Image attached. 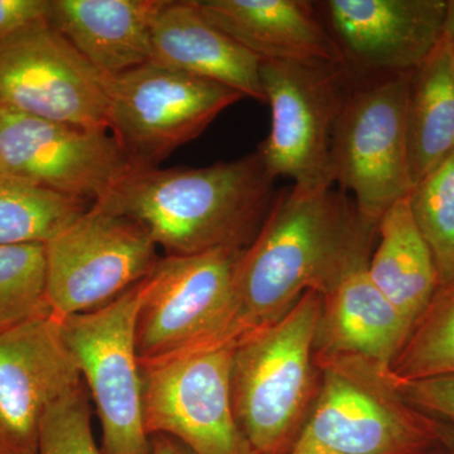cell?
<instances>
[{"instance_id":"44dd1931","label":"cell","mask_w":454,"mask_h":454,"mask_svg":"<svg viewBox=\"0 0 454 454\" xmlns=\"http://www.w3.org/2000/svg\"><path fill=\"white\" fill-rule=\"evenodd\" d=\"M408 143L414 186L454 154V76L444 40L411 74Z\"/></svg>"},{"instance_id":"f1b7e54d","label":"cell","mask_w":454,"mask_h":454,"mask_svg":"<svg viewBox=\"0 0 454 454\" xmlns=\"http://www.w3.org/2000/svg\"><path fill=\"white\" fill-rule=\"evenodd\" d=\"M152 454H193L177 439L166 434L152 435Z\"/></svg>"},{"instance_id":"f546056e","label":"cell","mask_w":454,"mask_h":454,"mask_svg":"<svg viewBox=\"0 0 454 454\" xmlns=\"http://www.w3.org/2000/svg\"><path fill=\"white\" fill-rule=\"evenodd\" d=\"M435 432H437L438 443L448 454H454V423L435 419Z\"/></svg>"},{"instance_id":"8fae6325","label":"cell","mask_w":454,"mask_h":454,"mask_svg":"<svg viewBox=\"0 0 454 454\" xmlns=\"http://www.w3.org/2000/svg\"><path fill=\"white\" fill-rule=\"evenodd\" d=\"M235 345L206 346L142 366L148 434L177 439L193 454H253L231 396Z\"/></svg>"},{"instance_id":"2e32d148","label":"cell","mask_w":454,"mask_h":454,"mask_svg":"<svg viewBox=\"0 0 454 454\" xmlns=\"http://www.w3.org/2000/svg\"><path fill=\"white\" fill-rule=\"evenodd\" d=\"M369 260V254L355 260L321 295L316 361L358 358L389 372L413 330L373 284Z\"/></svg>"},{"instance_id":"d4e9b609","label":"cell","mask_w":454,"mask_h":454,"mask_svg":"<svg viewBox=\"0 0 454 454\" xmlns=\"http://www.w3.org/2000/svg\"><path fill=\"white\" fill-rule=\"evenodd\" d=\"M409 203L443 286L454 279V154L415 184Z\"/></svg>"},{"instance_id":"ac0fdd59","label":"cell","mask_w":454,"mask_h":454,"mask_svg":"<svg viewBox=\"0 0 454 454\" xmlns=\"http://www.w3.org/2000/svg\"><path fill=\"white\" fill-rule=\"evenodd\" d=\"M167 0H50L47 20L98 74L152 61V33Z\"/></svg>"},{"instance_id":"6da1fadb","label":"cell","mask_w":454,"mask_h":454,"mask_svg":"<svg viewBox=\"0 0 454 454\" xmlns=\"http://www.w3.org/2000/svg\"><path fill=\"white\" fill-rule=\"evenodd\" d=\"M375 231L333 186L280 191L238 260L231 309L216 345H238L276 324L307 292L324 294L369 254Z\"/></svg>"},{"instance_id":"9a60e30c","label":"cell","mask_w":454,"mask_h":454,"mask_svg":"<svg viewBox=\"0 0 454 454\" xmlns=\"http://www.w3.org/2000/svg\"><path fill=\"white\" fill-rule=\"evenodd\" d=\"M331 35L366 70L413 74L444 37L448 0H328Z\"/></svg>"},{"instance_id":"7402d4cb","label":"cell","mask_w":454,"mask_h":454,"mask_svg":"<svg viewBox=\"0 0 454 454\" xmlns=\"http://www.w3.org/2000/svg\"><path fill=\"white\" fill-rule=\"evenodd\" d=\"M92 203L0 175V245L46 244Z\"/></svg>"},{"instance_id":"e0dca14e","label":"cell","mask_w":454,"mask_h":454,"mask_svg":"<svg viewBox=\"0 0 454 454\" xmlns=\"http://www.w3.org/2000/svg\"><path fill=\"white\" fill-rule=\"evenodd\" d=\"M202 16L262 61L346 66L333 35L303 0H196Z\"/></svg>"},{"instance_id":"277c9868","label":"cell","mask_w":454,"mask_h":454,"mask_svg":"<svg viewBox=\"0 0 454 454\" xmlns=\"http://www.w3.org/2000/svg\"><path fill=\"white\" fill-rule=\"evenodd\" d=\"M312 408L286 454H424L435 419L402 396L389 372L351 357L316 361Z\"/></svg>"},{"instance_id":"d6a6232c","label":"cell","mask_w":454,"mask_h":454,"mask_svg":"<svg viewBox=\"0 0 454 454\" xmlns=\"http://www.w3.org/2000/svg\"><path fill=\"white\" fill-rule=\"evenodd\" d=\"M446 42V41H444ZM447 47H448V52H450V65H452V71H453V76H454V46H450V44H448L446 42Z\"/></svg>"},{"instance_id":"5bb4252c","label":"cell","mask_w":454,"mask_h":454,"mask_svg":"<svg viewBox=\"0 0 454 454\" xmlns=\"http://www.w3.org/2000/svg\"><path fill=\"white\" fill-rule=\"evenodd\" d=\"M82 382L52 316L0 334V454H38L47 411Z\"/></svg>"},{"instance_id":"4dcf8cb0","label":"cell","mask_w":454,"mask_h":454,"mask_svg":"<svg viewBox=\"0 0 454 454\" xmlns=\"http://www.w3.org/2000/svg\"><path fill=\"white\" fill-rule=\"evenodd\" d=\"M443 40L454 46V0H448L446 25H444Z\"/></svg>"},{"instance_id":"603a6c76","label":"cell","mask_w":454,"mask_h":454,"mask_svg":"<svg viewBox=\"0 0 454 454\" xmlns=\"http://www.w3.org/2000/svg\"><path fill=\"white\" fill-rule=\"evenodd\" d=\"M454 375V279L439 286L389 369L394 381Z\"/></svg>"},{"instance_id":"d6986e66","label":"cell","mask_w":454,"mask_h":454,"mask_svg":"<svg viewBox=\"0 0 454 454\" xmlns=\"http://www.w3.org/2000/svg\"><path fill=\"white\" fill-rule=\"evenodd\" d=\"M152 61L265 103L262 59L212 26L196 0H167L152 33Z\"/></svg>"},{"instance_id":"7a4b0ae2","label":"cell","mask_w":454,"mask_h":454,"mask_svg":"<svg viewBox=\"0 0 454 454\" xmlns=\"http://www.w3.org/2000/svg\"><path fill=\"white\" fill-rule=\"evenodd\" d=\"M274 182L256 151L201 168H130L92 205L137 221L167 255L245 249L273 207Z\"/></svg>"},{"instance_id":"ffe728a7","label":"cell","mask_w":454,"mask_h":454,"mask_svg":"<svg viewBox=\"0 0 454 454\" xmlns=\"http://www.w3.org/2000/svg\"><path fill=\"white\" fill-rule=\"evenodd\" d=\"M378 232L379 244L369 260L370 278L414 327L439 282L432 252L415 223L409 197L382 215Z\"/></svg>"},{"instance_id":"cb8c5ba5","label":"cell","mask_w":454,"mask_h":454,"mask_svg":"<svg viewBox=\"0 0 454 454\" xmlns=\"http://www.w3.org/2000/svg\"><path fill=\"white\" fill-rule=\"evenodd\" d=\"M49 316L44 244L0 245V334Z\"/></svg>"},{"instance_id":"1f68e13d","label":"cell","mask_w":454,"mask_h":454,"mask_svg":"<svg viewBox=\"0 0 454 454\" xmlns=\"http://www.w3.org/2000/svg\"><path fill=\"white\" fill-rule=\"evenodd\" d=\"M424 454H448L446 450H444V448L441 446V444H435L434 447L430 448L428 452H426Z\"/></svg>"},{"instance_id":"7c38bea8","label":"cell","mask_w":454,"mask_h":454,"mask_svg":"<svg viewBox=\"0 0 454 454\" xmlns=\"http://www.w3.org/2000/svg\"><path fill=\"white\" fill-rule=\"evenodd\" d=\"M0 106L76 127L107 129V77L47 18L0 37Z\"/></svg>"},{"instance_id":"52a82bcc","label":"cell","mask_w":454,"mask_h":454,"mask_svg":"<svg viewBox=\"0 0 454 454\" xmlns=\"http://www.w3.org/2000/svg\"><path fill=\"white\" fill-rule=\"evenodd\" d=\"M142 282L92 312L59 322L103 429V454H152L136 343Z\"/></svg>"},{"instance_id":"ba28073f","label":"cell","mask_w":454,"mask_h":454,"mask_svg":"<svg viewBox=\"0 0 454 454\" xmlns=\"http://www.w3.org/2000/svg\"><path fill=\"white\" fill-rule=\"evenodd\" d=\"M243 249L167 255L143 280L136 322L140 365L162 363L219 340L231 309Z\"/></svg>"},{"instance_id":"5b68a950","label":"cell","mask_w":454,"mask_h":454,"mask_svg":"<svg viewBox=\"0 0 454 454\" xmlns=\"http://www.w3.org/2000/svg\"><path fill=\"white\" fill-rule=\"evenodd\" d=\"M411 74L348 92L334 125V184L354 196L361 219L372 226L414 188L408 143Z\"/></svg>"},{"instance_id":"3957f363","label":"cell","mask_w":454,"mask_h":454,"mask_svg":"<svg viewBox=\"0 0 454 454\" xmlns=\"http://www.w3.org/2000/svg\"><path fill=\"white\" fill-rule=\"evenodd\" d=\"M321 300L307 292L279 321L235 346L232 408L253 454H282L306 422L319 384L315 340Z\"/></svg>"},{"instance_id":"484cf974","label":"cell","mask_w":454,"mask_h":454,"mask_svg":"<svg viewBox=\"0 0 454 454\" xmlns=\"http://www.w3.org/2000/svg\"><path fill=\"white\" fill-rule=\"evenodd\" d=\"M38 454H103L91 428L85 384L68 391L44 415Z\"/></svg>"},{"instance_id":"4316f807","label":"cell","mask_w":454,"mask_h":454,"mask_svg":"<svg viewBox=\"0 0 454 454\" xmlns=\"http://www.w3.org/2000/svg\"><path fill=\"white\" fill-rule=\"evenodd\" d=\"M391 381L406 402L418 411L435 419L454 423V375Z\"/></svg>"},{"instance_id":"836d02e7","label":"cell","mask_w":454,"mask_h":454,"mask_svg":"<svg viewBox=\"0 0 454 454\" xmlns=\"http://www.w3.org/2000/svg\"><path fill=\"white\" fill-rule=\"evenodd\" d=\"M0 175H2V167H0Z\"/></svg>"},{"instance_id":"83f0119b","label":"cell","mask_w":454,"mask_h":454,"mask_svg":"<svg viewBox=\"0 0 454 454\" xmlns=\"http://www.w3.org/2000/svg\"><path fill=\"white\" fill-rule=\"evenodd\" d=\"M50 0H0V37L49 16Z\"/></svg>"},{"instance_id":"30bf717a","label":"cell","mask_w":454,"mask_h":454,"mask_svg":"<svg viewBox=\"0 0 454 454\" xmlns=\"http://www.w3.org/2000/svg\"><path fill=\"white\" fill-rule=\"evenodd\" d=\"M343 68L260 62V82L271 121L258 153L271 177L292 179L293 186H333V130L348 94Z\"/></svg>"},{"instance_id":"9c48e42d","label":"cell","mask_w":454,"mask_h":454,"mask_svg":"<svg viewBox=\"0 0 454 454\" xmlns=\"http://www.w3.org/2000/svg\"><path fill=\"white\" fill-rule=\"evenodd\" d=\"M44 249L47 301L57 321L106 306L145 280L160 259L145 227L97 205Z\"/></svg>"},{"instance_id":"4fadbf2b","label":"cell","mask_w":454,"mask_h":454,"mask_svg":"<svg viewBox=\"0 0 454 454\" xmlns=\"http://www.w3.org/2000/svg\"><path fill=\"white\" fill-rule=\"evenodd\" d=\"M3 175L97 203L131 167L106 129L47 121L0 106Z\"/></svg>"},{"instance_id":"8992f818","label":"cell","mask_w":454,"mask_h":454,"mask_svg":"<svg viewBox=\"0 0 454 454\" xmlns=\"http://www.w3.org/2000/svg\"><path fill=\"white\" fill-rule=\"evenodd\" d=\"M107 129L131 168L158 167L243 94L154 61L107 77Z\"/></svg>"}]
</instances>
